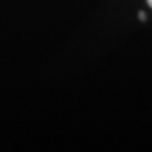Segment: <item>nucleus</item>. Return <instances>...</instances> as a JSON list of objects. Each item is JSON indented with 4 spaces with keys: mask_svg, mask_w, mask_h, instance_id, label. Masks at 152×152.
Masks as SVG:
<instances>
[{
    "mask_svg": "<svg viewBox=\"0 0 152 152\" xmlns=\"http://www.w3.org/2000/svg\"><path fill=\"white\" fill-rule=\"evenodd\" d=\"M138 17H140L141 20H144V19H146V14H144L143 11H140V12H138Z\"/></svg>",
    "mask_w": 152,
    "mask_h": 152,
    "instance_id": "obj_1",
    "label": "nucleus"
},
{
    "mask_svg": "<svg viewBox=\"0 0 152 152\" xmlns=\"http://www.w3.org/2000/svg\"><path fill=\"white\" fill-rule=\"evenodd\" d=\"M148 3H149V6L152 8V0H148Z\"/></svg>",
    "mask_w": 152,
    "mask_h": 152,
    "instance_id": "obj_2",
    "label": "nucleus"
}]
</instances>
